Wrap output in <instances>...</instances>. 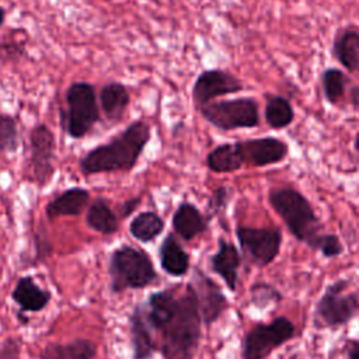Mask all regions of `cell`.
<instances>
[{"instance_id": "cell-1", "label": "cell", "mask_w": 359, "mask_h": 359, "mask_svg": "<svg viewBox=\"0 0 359 359\" xmlns=\"http://www.w3.org/2000/svg\"><path fill=\"white\" fill-rule=\"evenodd\" d=\"M144 316L151 330L160 334L164 359H195L202 339V318L191 282L149 296Z\"/></svg>"}, {"instance_id": "cell-34", "label": "cell", "mask_w": 359, "mask_h": 359, "mask_svg": "<svg viewBox=\"0 0 359 359\" xmlns=\"http://www.w3.org/2000/svg\"><path fill=\"white\" fill-rule=\"evenodd\" d=\"M348 100L351 107L359 114V86H352L348 91Z\"/></svg>"}, {"instance_id": "cell-24", "label": "cell", "mask_w": 359, "mask_h": 359, "mask_svg": "<svg viewBox=\"0 0 359 359\" xmlns=\"http://www.w3.org/2000/svg\"><path fill=\"white\" fill-rule=\"evenodd\" d=\"M264 118L269 128L279 130L287 128L294 119V109L290 101L282 95H266Z\"/></svg>"}, {"instance_id": "cell-21", "label": "cell", "mask_w": 359, "mask_h": 359, "mask_svg": "<svg viewBox=\"0 0 359 359\" xmlns=\"http://www.w3.org/2000/svg\"><path fill=\"white\" fill-rule=\"evenodd\" d=\"M244 164L240 144L234 143H220L213 147L206 156V165L212 172L227 174L238 171Z\"/></svg>"}, {"instance_id": "cell-23", "label": "cell", "mask_w": 359, "mask_h": 359, "mask_svg": "<svg viewBox=\"0 0 359 359\" xmlns=\"http://www.w3.org/2000/svg\"><path fill=\"white\" fill-rule=\"evenodd\" d=\"M101 108L109 121H119L130 101L128 88L121 83H109L100 93Z\"/></svg>"}, {"instance_id": "cell-18", "label": "cell", "mask_w": 359, "mask_h": 359, "mask_svg": "<svg viewBox=\"0 0 359 359\" xmlns=\"http://www.w3.org/2000/svg\"><path fill=\"white\" fill-rule=\"evenodd\" d=\"M160 265L165 273L174 278H181L191 268L189 254L184 250L174 234H167L158 248Z\"/></svg>"}, {"instance_id": "cell-17", "label": "cell", "mask_w": 359, "mask_h": 359, "mask_svg": "<svg viewBox=\"0 0 359 359\" xmlns=\"http://www.w3.org/2000/svg\"><path fill=\"white\" fill-rule=\"evenodd\" d=\"M172 230L185 241H191L208 229V219L191 202H181L172 215Z\"/></svg>"}, {"instance_id": "cell-30", "label": "cell", "mask_w": 359, "mask_h": 359, "mask_svg": "<svg viewBox=\"0 0 359 359\" xmlns=\"http://www.w3.org/2000/svg\"><path fill=\"white\" fill-rule=\"evenodd\" d=\"M230 199H231V192H230L229 187H226V185L216 187L212 191V194L206 202V210H208L206 219L209 220V219L220 215L222 212H224Z\"/></svg>"}, {"instance_id": "cell-20", "label": "cell", "mask_w": 359, "mask_h": 359, "mask_svg": "<svg viewBox=\"0 0 359 359\" xmlns=\"http://www.w3.org/2000/svg\"><path fill=\"white\" fill-rule=\"evenodd\" d=\"M11 297L21 311H41L48 306L50 293L41 289L31 276H22L14 286Z\"/></svg>"}, {"instance_id": "cell-4", "label": "cell", "mask_w": 359, "mask_h": 359, "mask_svg": "<svg viewBox=\"0 0 359 359\" xmlns=\"http://www.w3.org/2000/svg\"><path fill=\"white\" fill-rule=\"evenodd\" d=\"M111 290L115 293L126 289H143L157 279L151 258L143 250L122 245L112 251L109 259Z\"/></svg>"}, {"instance_id": "cell-29", "label": "cell", "mask_w": 359, "mask_h": 359, "mask_svg": "<svg viewBox=\"0 0 359 359\" xmlns=\"http://www.w3.org/2000/svg\"><path fill=\"white\" fill-rule=\"evenodd\" d=\"M18 147L17 122L13 116L0 114V151L13 153Z\"/></svg>"}, {"instance_id": "cell-2", "label": "cell", "mask_w": 359, "mask_h": 359, "mask_svg": "<svg viewBox=\"0 0 359 359\" xmlns=\"http://www.w3.org/2000/svg\"><path fill=\"white\" fill-rule=\"evenodd\" d=\"M150 126L144 121L132 122L111 142L97 146L81 157L80 170L84 174L130 171L150 140Z\"/></svg>"}, {"instance_id": "cell-37", "label": "cell", "mask_w": 359, "mask_h": 359, "mask_svg": "<svg viewBox=\"0 0 359 359\" xmlns=\"http://www.w3.org/2000/svg\"><path fill=\"white\" fill-rule=\"evenodd\" d=\"M3 21H4V8L0 7V25H1Z\"/></svg>"}, {"instance_id": "cell-35", "label": "cell", "mask_w": 359, "mask_h": 359, "mask_svg": "<svg viewBox=\"0 0 359 359\" xmlns=\"http://www.w3.org/2000/svg\"><path fill=\"white\" fill-rule=\"evenodd\" d=\"M139 203H140V198H133V199L126 201L122 205V216H129L137 208Z\"/></svg>"}, {"instance_id": "cell-14", "label": "cell", "mask_w": 359, "mask_h": 359, "mask_svg": "<svg viewBox=\"0 0 359 359\" xmlns=\"http://www.w3.org/2000/svg\"><path fill=\"white\" fill-rule=\"evenodd\" d=\"M209 264L212 271L223 279L227 289L230 292H236L238 269L241 265V258L237 247L224 238H219L217 250L209 257Z\"/></svg>"}, {"instance_id": "cell-5", "label": "cell", "mask_w": 359, "mask_h": 359, "mask_svg": "<svg viewBox=\"0 0 359 359\" xmlns=\"http://www.w3.org/2000/svg\"><path fill=\"white\" fill-rule=\"evenodd\" d=\"M348 286L346 279H338L327 286L314 307V325L317 328L345 325L359 313V297L348 292Z\"/></svg>"}, {"instance_id": "cell-33", "label": "cell", "mask_w": 359, "mask_h": 359, "mask_svg": "<svg viewBox=\"0 0 359 359\" xmlns=\"http://www.w3.org/2000/svg\"><path fill=\"white\" fill-rule=\"evenodd\" d=\"M346 358L348 359H359V339H348L346 341Z\"/></svg>"}, {"instance_id": "cell-12", "label": "cell", "mask_w": 359, "mask_h": 359, "mask_svg": "<svg viewBox=\"0 0 359 359\" xmlns=\"http://www.w3.org/2000/svg\"><path fill=\"white\" fill-rule=\"evenodd\" d=\"M31 163L34 178L39 187H45L53 175L55 136L45 125H38L31 130Z\"/></svg>"}, {"instance_id": "cell-22", "label": "cell", "mask_w": 359, "mask_h": 359, "mask_svg": "<svg viewBox=\"0 0 359 359\" xmlns=\"http://www.w3.org/2000/svg\"><path fill=\"white\" fill-rule=\"evenodd\" d=\"M97 346L91 339L79 338L67 344H49L41 352V359H94Z\"/></svg>"}, {"instance_id": "cell-31", "label": "cell", "mask_w": 359, "mask_h": 359, "mask_svg": "<svg viewBox=\"0 0 359 359\" xmlns=\"http://www.w3.org/2000/svg\"><path fill=\"white\" fill-rule=\"evenodd\" d=\"M316 251H318L323 257L325 258H334L342 254L344 245L338 236L331 234V233H323L320 240L316 244Z\"/></svg>"}, {"instance_id": "cell-25", "label": "cell", "mask_w": 359, "mask_h": 359, "mask_svg": "<svg viewBox=\"0 0 359 359\" xmlns=\"http://www.w3.org/2000/svg\"><path fill=\"white\" fill-rule=\"evenodd\" d=\"M164 230V220L161 219L160 215L156 212H140L136 215L130 224H129V231L132 237L142 243H150L156 240Z\"/></svg>"}, {"instance_id": "cell-10", "label": "cell", "mask_w": 359, "mask_h": 359, "mask_svg": "<svg viewBox=\"0 0 359 359\" xmlns=\"http://www.w3.org/2000/svg\"><path fill=\"white\" fill-rule=\"evenodd\" d=\"M244 88L243 83L230 72L223 69L203 70L194 81L192 101L196 109L205 104L224 95L240 93Z\"/></svg>"}, {"instance_id": "cell-7", "label": "cell", "mask_w": 359, "mask_h": 359, "mask_svg": "<svg viewBox=\"0 0 359 359\" xmlns=\"http://www.w3.org/2000/svg\"><path fill=\"white\" fill-rule=\"evenodd\" d=\"M294 334V324L283 316L275 317L271 323H257L243 337L241 359H265Z\"/></svg>"}, {"instance_id": "cell-13", "label": "cell", "mask_w": 359, "mask_h": 359, "mask_svg": "<svg viewBox=\"0 0 359 359\" xmlns=\"http://www.w3.org/2000/svg\"><path fill=\"white\" fill-rule=\"evenodd\" d=\"M244 164L252 167H266L283 161L289 154V146L286 142L273 137H254L238 142Z\"/></svg>"}, {"instance_id": "cell-15", "label": "cell", "mask_w": 359, "mask_h": 359, "mask_svg": "<svg viewBox=\"0 0 359 359\" xmlns=\"http://www.w3.org/2000/svg\"><path fill=\"white\" fill-rule=\"evenodd\" d=\"M130 342L133 359H151L157 351L156 341L151 334V327L146 320L144 309L137 304L129 317Z\"/></svg>"}, {"instance_id": "cell-6", "label": "cell", "mask_w": 359, "mask_h": 359, "mask_svg": "<svg viewBox=\"0 0 359 359\" xmlns=\"http://www.w3.org/2000/svg\"><path fill=\"white\" fill-rule=\"evenodd\" d=\"M198 111L206 122L220 130L248 129L259 125V107L252 97L210 101Z\"/></svg>"}, {"instance_id": "cell-9", "label": "cell", "mask_w": 359, "mask_h": 359, "mask_svg": "<svg viewBox=\"0 0 359 359\" xmlns=\"http://www.w3.org/2000/svg\"><path fill=\"white\" fill-rule=\"evenodd\" d=\"M236 237L245 259L257 266L269 265L279 254L282 231L275 227H236Z\"/></svg>"}, {"instance_id": "cell-32", "label": "cell", "mask_w": 359, "mask_h": 359, "mask_svg": "<svg viewBox=\"0 0 359 359\" xmlns=\"http://www.w3.org/2000/svg\"><path fill=\"white\" fill-rule=\"evenodd\" d=\"M20 358V344L13 339H4L0 344V359H18Z\"/></svg>"}, {"instance_id": "cell-3", "label": "cell", "mask_w": 359, "mask_h": 359, "mask_svg": "<svg viewBox=\"0 0 359 359\" xmlns=\"http://www.w3.org/2000/svg\"><path fill=\"white\" fill-rule=\"evenodd\" d=\"M268 201L289 233L314 250L323 234V224L309 199L294 188L282 187L272 188Z\"/></svg>"}, {"instance_id": "cell-19", "label": "cell", "mask_w": 359, "mask_h": 359, "mask_svg": "<svg viewBox=\"0 0 359 359\" xmlns=\"http://www.w3.org/2000/svg\"><path fill=\"white\" fill-rule=\"evenodd\" d=\"M90 201V192L84 188L73 187L62 192L46 205V216L56 219L59 216H77L80 215Z\"/></svg>"}, {"instance_id": "cell-28", "label": "cell", "mask_w": 359, "mask_h": 359, "mask_svg": "<svg viewBox=\"0 0 359 359\" xmlns=\"http://www.w3.org/2000/svg\"><path fill=\"white\" fill-rule=\"evenodd\" d=\"M250 300L255 309L265 310L271 304H278L282 300V293L268 282H255L250 289Z\"/></svg>"}, {"instance_id": "cell-11", "label": "cell", "mask_w": 359, "mask_h": 359, "mask_svg": "<svg viewBox=\"0 0 359 359\" xmlns=\"http://www.w3.org/2000/svg\"><path fill=\"white\" fill-rule=\"evenodd\" d=\"M191 285L198 300L202 323L210 327L229 309V300L222 287L198 266L194 268Z\"/></svg>"}, {"instance_id": "cell-16", "label": "cell", "mask_w": 359, "mask_h": 359, "mask_svg": "<svg viewBox=\"0 0 359 359\" xmlns=\"http://www.w3.org/2000/svg\"><path fill=\"white\" fill-rule=\"evenodd\" d=\"M331 52L348 72L359 74V28H339L334 35Z\"/></svg>"}, {"instance_id": "cell-27", "label": "cell", "mask_w": 359, "mask_h": 359, "mask_svg": "<svg viewBox=\"0 0 359 359\" xmlns=\"http://www.w3.org/2000/svg\"><path fill=\"white\" fill-rule=\"evenodd\" d=\"M321 88L325 100L331 105H338L339 101L346 94V87L351 83L346 73L337 67H327L323 70L321 77Z\"/></svg>"}, {"instance_id": "cell-36", "label": "cell", "mask_w": 359, "mask_h": 359, "mask_svg": "<svg viewBox=\"0 0 359 359\" xmlns=\"http://www.w3.org/2000/svg\"><path fill=\"white\" fill-rule=\"evenodd\" d=\"M353 149L359 153V132L355 135V137H353Z\"/></svg>"}, {"instance_id": "cell-8", "label": "cell", "mask_w": 359, "mask_h": 359, "mask_svg": "<svg viewBox=\"0 0 359 359\" xmlns=\"http://www.w3.org/2000/svg\"><path fill=\"white\" fill-rule=\"evenodd\" d=\"M67 112L65 116L66 132L74 137H83L100 119V109L94 87L88 83H73L66 93Z\"/></svg>"}, {"instance_id": "cell-26", "label": "cell", "mask_w": 359, "mask_h": 359, "mask_svg": "<svg viewBox=\"0 0 359 359\" xmlns=\"http://www.w3.org/2000/svg\"><path fill=\"white\" fill-rule=\"evenodd\" d=\"M87 224L102 234H114L118 230V217L102 198H97L88 208Z\"/></svg>"}]
</instances>
